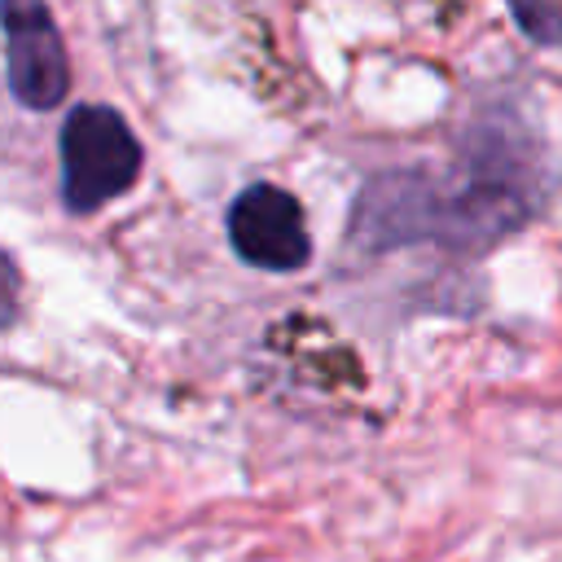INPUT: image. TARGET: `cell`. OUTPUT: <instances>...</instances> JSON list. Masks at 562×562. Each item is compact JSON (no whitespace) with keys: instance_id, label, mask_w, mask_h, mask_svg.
<instances>
[{"instance_id":"1","label":"cell","mask_w":562,"mask_h":562,"mask_svg":"<svg viewBox=\"0 0 562 562\" xmlns=\"http://www.w3.org/2000/svg\"><path fill=\"white\" fill-rule=\"evenodd\" d=\"M140 176V140L110 105H79L61 123V202L97 211Z\"/></svg>"},{"instance_id":"2","label":"cell","mask_w":562,"mask_h":562,"mask_svg":"<svg viewBox=\"0 0 562 562\" xmlns=\"http://www.w3.org/2000/svg\"><path fill=\"white\" fill-rule=\"evenodd\" d=\"M228 241L233 250L268 272H294L312 255V237L303 224V206L294 193L277 184H246L228 206Z\"/></svg>"},{"instance_id":"3","label":"cell","mask_w":562,"mask_h":562,"mask_svg":"<svg viewBox=\"0 0 562 562\" xmlns=\"http://www.w3.org/2000/svg\"><path fill=\"white\" fill-rule=\"evenodd\" d=\"M4 61H9V88L22 105L31 110L61 105L70 88V66L44 0H4Z\"/></svg>"},{"instance_id":"4","label":"cell","mask_w":562,"mask_h":562,"mask_svg":"<svg viewBox=\"0 0 562 562\" xmlns=\"http://www.w3.org/2000/svg\"><path fill=\"white\" fill-rule=\"evenodd\" d=\"M522 35L536 44H562V0H509Z\"/></svg>"}]
</instances>
